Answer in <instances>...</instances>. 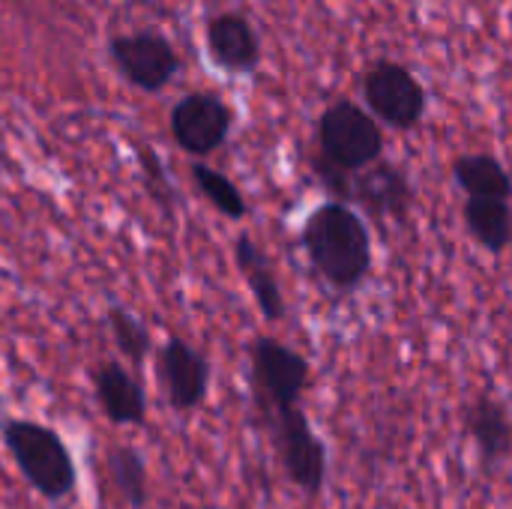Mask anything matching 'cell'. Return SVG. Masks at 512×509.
<instances>
[{"label": "cell", "instance_id": "obj_1", "mask_svg": "<svg viewBox=\"0 0 512 509\" xmlns=\"http://www.w3.org/2000/svg\"><path fill=\"white\" fill-rule=\"evenodd\" d=\"M300 243L315 267V273L336 291H357L372 273V234L366 219L342 204L324 201L309 213L300 231Z\"/></svg>", "mask_w": 512, "mask_h": 509}, {"label": "cell", "instance_id": "obj_2", "mask_svg": "<svg viewBox=\"0 0 512 509\" xmlns=\"http://www.w3.org/2000/svg\"><path fill=\"white\" fill-rule=\"evenodd\" d=\"M0 438L21 477L45 501H63L72 495L78 471L63 438L51 426L33 420H9L0 429Z\"/></svg>", "mask_w": 512, "mask_h": 509}, {"label": "cell", "instance_id": "obj_3", "mask_svg": "<svg viewBox=\"0 0 512 509\" xmlns=\"http://www.w3.org/2000/svg\"><path fill=\"white\" fill-rule=\"evenodd\" d=\"M318 162L342 171L357 174L378 159H384V132L381 123L357 102L339 99L324 108L318 117Z\"/></svg>", "mask_w": 512, "mask_h": 509}, {"label": "cell", "instance_id": "obj_4", "mask_svg": "<svg viewBox=\"0 0 512 509\" xmlns=\"http://www.w3.org/2000/svg\"><path fill=\"white\" fill-rule=\"evenodd\" d=\"M309 375V360L285 342L273 336H258L252 342V390L261 414L300 408Z\"/></svg>", "mask_w": 512, "mask_h": 509}, {"label": "cell", "instance_id": "obj_5", "mask_svg": "<svg viewBox=\"0 0 512 509\" xmlns=\"http://www.w3.org/2000/svg\"><path fill=\"white\" fill-rule=\"evenodd\" d=\"M264 423L270 426L273 447L279 453V462H282L288 480L303 495L318 498L327 483V447L315 435L306 411L288 408V411L264 414Z\"/></svg>", "mask_w": 512, "mask_h": 509}, {"label": "cell", "instance_id": "obj_6", "mask_svg": "<svg viewBox=\"0 0 512 509\" xmlns=\"http://www.w3.org/2000/svg\"><path fill=\"white\" fill-rule=\"evenodd\" d=\"M363 99L369 105V114L399 132H411L426 117V87L420 78L396 63V60H375L363 75Z\"/></svg>", "mask_w": 512, "mask_h": 509}, {"label": "cell", "instance_id": "obj_7", "mask_svg": "<svg viewBox=\"0 0 512 509\" xmlns=\"http://www.w3.org/2000/svg\"><path fill=\"white\" fill-rule=\"evenodd\" d=\"M108 54L117 72L144 93L165 90L180 72V54L174 51L171 39L153 27L111 36Z\"/></svg>", "mask_w": 512, "mask_h": 509}, {"label": "cell", "instance_id": "obj_8", "mask_svg": "<svg viewBox=\"0 0 512 509\" xmlns=\"http://www.w3.org/2000/svg\"><path fill=\"white\" fill-rule=\"evenodd\" d=\"M339 201L348 207L357 204L378 222H405L414 207V186L399 165L378 159L375 165L348 174Z\"/></svg>", "mask_w": 512, "mask_h": 509}, {"label": "cell", "instance_id": "obj_9", "mask_svg": "<svg viewBox=\"0 0 512 509\" xmlns=\"http://www.w3.org/2000/svg\"><path fill=\"white\" fill-rule=\"evenodd\" d=\"M168 126L183 153L204 159L228 141L234 111L216 93H189L171 108Z\"/></svg>", "mask_w": 512, "mask_h": 509}, {"label": "cell", "instance_id": "obj_10", "mask_svg": "<svg viewBox=\"0 0 512 509\" xmlns=\"http://www.w3.org/2000/svg\"><path fill=\"white\" fill-rule=\"evenodd\" d=\"M156 378L168 405L177 414H192L204 405L210 393L213 369L198 348H192L180 336H171L156 354Z\"/></svg>", "mask_w": 512, "mask_h": 509}, {"label": "cell", "instance_id": "obj_11", "mask_svg": "<svg viewBox=\"0 0 512 509\" xmlns=\"http://www.w3.org/2000/svg\"><path fill=\"white\" fill-rule=\"evenodd\" d=\"M207 51L210 60L231 75H249L261 63L258 30L243 12H222L207 21Z\"/></svg>", "mask_w": 512, "mask_h": 509}, {"label": "cell", "instance_id": "obj_12", "mask_svg": "<svg viewBox=\"0 0 512 509\" xmlns=\"http://www.w3.org/2000/svg\"><path fill=\"white\" fill-rule=\"evenodd\" d=\"M465 432L486 468H498L512 453V417L507 405L492 393L477 396L465 408Z\"/></svg>", "mask_w": 512, "mask_h": 509}, {"label": "cell", "instance_id": "obj_13", "mask_svg": "<svg viewBox=\"0 0 512 509\" xmlns=\"http://www.w3.org/2000/svg\"><path fill=\"white\" fill-rule=\"evenodd\" d=\"M93 393L102 414L114 426H141L147 420V396L135 375H129L120 363L105 360L93 372Z\"/></svg>", "mask_w": 512, "mask_h": 509}, {"label": "cell", "instance_id": "obj_14", "mask_svg": "<svg viewBox=\"0 0 512 509\" xmlns=\"http://www.w3.org/2000/svg\"><path fill=\"white\" fill-rule=\"evenodd\" d=\"M234 261H237V270L246 279V285H249V291H252L258 309H261V315L267 321H282L288 315V303L282 297L279 279H276L273 264L264 255V249L249 234H240L234 240Z\"/></svg>", "mask_w": 512, "mask_h": 509}, {"label": "cell", "instance_id": "obj_15", "mask_svg": "<svg viewBox=\"0 0 512 509\" xmlns=\"http://www.w3.org/2000/svg\"><path fill=\"white\" fill-rule=\"evenodd\" d=\"M465 228L480 249L501 255L512 243V201L504 198H465Z\"/></svg>", "mask_w": 512, "mask_h": 509}, {"label": "cell", "instance_id": "obj_16", "mask_svg": "<svg viewBox=\"0 0 512 509\" xmlns=\"http://www.w3.org/2000/svg\"><path fill=\"white\" fill-rule=\"evenodd\" d=\"M453 180L465 192V198L512 201V174L492 153H462L453 162Z\"/></svg>", "mask_w": 512, "mask_h": 509}, {"label": "cell", "instance_id": "obj_17", "mask_svg": "<svg viewBox=\"0 0 512 509\" xmlns=\"http://www.w3.org/2000/svg\"><path fill=\"white\" fill-rule=\"evenodd\" d=\"M192 180H195V186L201 189V195H204L225 219L240 222V219L249 216L246 195L240 192V186H237L228 174H222V171H216V168H210V165H204V162H192Z\"/></svg>", "mask_w": 512, "mask_h": 509}, {"label": "cell", "instance_id": "obj_18", "mask_svg": "<svg viewBox=\"0 0 512 509\" xmlns=\"http://www.w3.org/2000/svg\"><path fill=\"white\" fill-rule=\"evenodd\" d=\"M108 474L129 507L141 509L147 504V465L135 447H114L108 453Z\"/></svg>", "mask_w": 512, "mask_h": 509}, {"label": "cell", "instance_id": "obj_19", "mask_svg": "<svg viewBox=\"0 0 512 509\" xmlns=\"http://www.w3.org/2000/svg\"><path fill=\"white\" fill-rule=\"evenodd\" d=\"M108 330H111V339L120 348V354L132 366H144V360L150 354V330H147V324L138 315H132L126 306H111L108 309Z\"/></svg>", "mask_w": 512, "mask_h": 509}, {"label": "cell", "instance_id": "obj_20", "mask_svg": "<svg viewBox=\"0 0 512 509\" xmlns=\"http://www.w3.org/2000/svg\"><path fill=\"white\" fill-rule=\"evenodd\" d=\"M141 165H144V177H147V186H150L153 198L165 201V195H168V201H171V186H168V180L162 174V162L150 147L141 150Z\"/></svg>", "mask_w": 512, "mask_h": 509}]
</instances>
